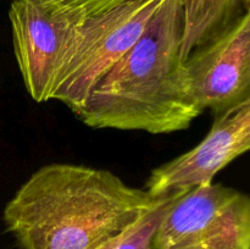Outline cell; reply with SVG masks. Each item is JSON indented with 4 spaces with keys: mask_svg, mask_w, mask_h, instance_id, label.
I'll use <instances>...</instances> for the list:
<instances>
[{
    "mask_svg": "<svg viewBox=\"0 0 250 249\" xmlns=\"http://www.w3.org/2000/svg\"><path fill=\"white\" fill-rule=\"evenodd\" d=\"M44 1L77 12L85 19H89L114 9L126 0H44Z\"/></svg>",
    "mask_w": 250,
    "mask_h": 249,
    "instance_id": "30bf717a",
    "label": "cell"
},
{
    "mask_svg": "<svg viewBox=\"0 0 250 249\" xmlns=\"http://www.w3.org/2000/svg\"><path fill=\"white\" fill-rule=\"evenodd\" d=\"M166 198L107 170L49 164L17 189L2 220L19 249H98Z\"/></svg>",
    "mask_w": 250,
    "mask_h": 249,
    "instance_id": "6da1fadb",
    "label": "cell"
},
{
    "mask_svg": "<svg viewBox=\"0 0 250 249\" xmlns=\"http://www.w3.org/2000/svg\"><path fill=\"white\" fill-rule=\"evenodd\" d=\"M185 68L202 111L216 115L250 98V12L195 48Z\"/></svg>",
    "mask_w": 250,
    "mask_h": 249,
    "instance_id": "8992f818",
    "label": "cell"
},
{
    "mask_svg": "<svg viewBox=\"0 0 250 249\" xmlns=\"http://www.w3.org/2000/svg\"><path fill=\"white\" fill-rule=\"evenodd\" d=\"M250 0H181L183 61L195 48L207 43L236 20L249 12Z\"/></svg>",
    "mask_w": 250,
    "mask_h": 249,
    "instance_id": "ba28073f",
    "label": "cell"
},
{
    "mask_svg": "<svg viewBox=\"0 0 250 249\" xmlns=\"http://www.w3.org/2000/svg\"><path fill=\"white\" fill-rule=\"evenodd\" d=\"M171 198L172 195L98 249H154V233Z\"/></svg>",
    "mask_w": 250,
    "mask_h": 249,
    "instance_id": "9c48e42d",
    "label": "cell"
},
{
    "mask_svg": "<svg viewBox=\"0 0 250 249\" xmlns=\"http://www.w3.org/2000/svg\"><path fill=\"white\" fill-rule=\"evenodd\" d=\"M154 249H250V199L207 185L173 194L153 238Z\"/></svg>",
    "mask_w": 250,
    "mask_h": 249,
    "instance_id": "277c9868",
    "label": "cell"
},
{
    "mask_svg": "<svg viewBox=\"0 0 250 249\" xmlns=\"http://www.w3.org/2000/svg\"><path fill=\"white\" fill-rule=\"evenodd\" d=\"M163 0H126L89 17L63 55L51 99L77 111L105 73L133 46Z\"/></svg>",
    "mask_w": 250,
    "mask_h": 249,
    "instance_id": "3957f363",
    "label": "cell"
},
{
    "mask_svg": "<svg viewBox=\"0 0 250 249\" xmlns=\"http://www.w3.org/2000/svg\"><path fill=\"white\" fill-rule=\"evenodd\" d=\"M249 148L250 98L215 115L205 138L190 150L154 168L144 190L159 199L207 185Z\"/></svg>",
    "mask_w": 250,
    "mask_h": 249,
    "instance_id": "52a82bcc",
    "label": "cell"
},
{
    "mask_svg": "<svg viewBox=\"0 0 250 249\" xmlns=\"http://www.w3.org/2000/svg\"><path fill=\"white\" fill-rule=\"evenodd\" d=\"M9 19L27 93L34 102H48L63 55L87 19L44 0H12Z\"/></svg>",
    "mask_w": 250,
    "mask_h": 249,
    "instance_id": "5b68a950",
    "label": "cell"
},
{
    "mask_svg": "<svg viewBox=\"0 0 250 249\" xmlns=\"http://www.w3.org/2000/svg\"><path fill=\"white\" fill-rule=\"evenodd\" d=\"M181 0H163L131 49L107 71L75 112L92 128L166 134L202 114L181 55Z\"/></svg>",
    "mask_w": 250,
    "mask_h": 249,
    "instance_id": "7a4b0ae2",
    "label": "cell"
}]
</instances>
